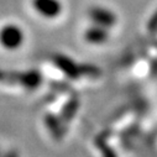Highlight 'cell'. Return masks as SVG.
I'll use <instances>...</instances> for the list:
<instances>
[{
	"label": "cell",
	"instance_id": "cell-1",
	"mask_svg": "<svg viewBox=\"0 0 157 157\" xmlns=\"http://www.w3.org/2000/svg\"><path fill=\"white\" fill-rule=\"evenodd\" d=\"M25 42V32L24 30L14 24L9 22L0 27V46L8 51L19 50Z\"/></svg>",
	"mask_w": 157,
	"mask_h": 157
},
{
	"label": "cell",
	"instance_id": "cell-4",
	"mask_svg": "<svg viewBox=\"0 0 157 157\" xmlns=\"http://www.w3.org/2000/svg\"><path fill=\"white\" fill-rule=\"evenodd\" d=\"M84 41L89 45H103L109 38V29L92 24L83 33Z\"/></svg>",
	"mask_w": 157,
	"mask_h": 157
},
{
	"label": "cell",
	"instance_id": "cell-5",
	"mask_svg": "<svg viewBox=\"0 0 157 157\" xmlns=\"http://www.w3.org/2000/svg\"><path fill=\"white\" fill-rule=\"evenodd\" d=\"M55 63L56 66L59 67V69H62L68 77H71L72 79H78V77L82 74V67L78 66L77 63H74L72 59H69L68 57H62V56H57L55 58Z\"/></svg>",
	"mask_w": 157,
	"mask_h": 157
},
{
	"label": "cell",
	"instance_id": "cell-3",
	"mask_svg": "<svg viewBox=\"0 0 157 157\" xmlns=\"http://www.w3.org/2000/svg\"><path fill=\"white\" fill-rule=\"evenodd\" d=\"M88 17L92 21V24H95V25H99L106 29H111L113 26H115L117 21L116 15L111 10L104 6H99V5H94L89 8Z\"/></svg>",
	"mask_w": 157,
	"mask_h": 157
},
{
	"label": "cell",
	"instance_id": "cell-2",
	"mask_svg": "<svg viewBox=\"0 0 157 157\" xmlns=\"http://www.w3.org/2000/svg\"><path fill=\"white\" fill-rule=\"evenodd\" d=\"M32 9L45 19H56L63 13V4L61 0H32Z\"/></svg>",
	"mask_w": 157,
	"mask_h": 157
}]
</instances>
